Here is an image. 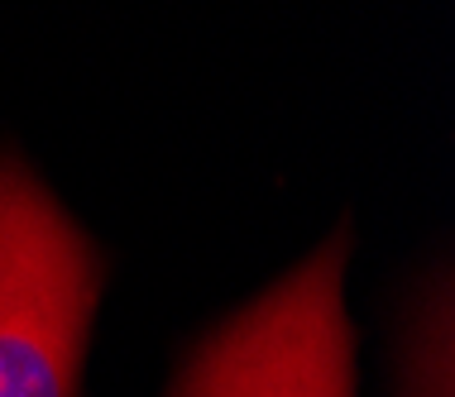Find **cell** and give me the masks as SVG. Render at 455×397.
Returning <instances> with one entry per match:
<instances>
[{"instance_id": "6da1fadb", "label": "cell", "mask_w": 455, "mask_h": 397, "mask_svg": "<svg viewBox=\"0 0 455 397\" xmlns=\"http://www.w3.org/2000/svg\"><path fill=\"white\" fill-rule=\"evenodd\" d=\"M106 264L15 148H0V397H82Z\"/></svg>"}, {"instance_id": "7a4b0ae2", "label": "cell", "mask_w": 455, "mask_h": 397, "mask_svg": "<svg viewBox=\"0 0 455 397\" xmlns=\"http://www.w3.org/2000/svg\"><path fill=\"white\" fill-rule=\"evenodd\" d=\"M346 264L350 230H336L283 282L206 330L168 397H355Z\"/></svg>"}]
</instances>
